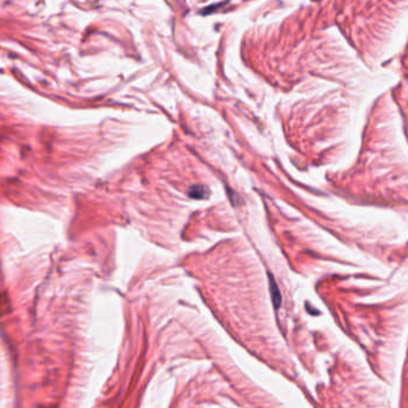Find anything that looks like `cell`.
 <instances>
[{
	"label": "cell",
	"instance_id": "cell-1",
	"mask_svg": "<svg viewBox=\"0 0 408 408\" xmlns=\"http://www.w3.org/2000/svg\"><path fill=\"white\" fill-rule=\"evenodd\" d=\"M207 194H208V191L206 189V187L200 186V184L191 187L189 192H188V195L193 199H205L207 197Z\"/></svg>",
	"mask_w": 408,
	"mask_h": 408
},
{
	"label": "cell",
	"instance_id": "cell-2",
	"mask_svg": "<svg viewBox=\"0 0 408 408\" xmlns=\"http://www.w3.org/2000/svg\"><path fill=\"white\" fill-rule=\"evenodd\" d=\"M270 285L274 287V292L272 291V298H273V302L274 304H276V307H279V303H280V296H279V291H278L277 286H276V283L273 282L272 279H270Z\"/></svg>",
	"mask_w": 408,
	"mask_h": 408
}]
</instances>
